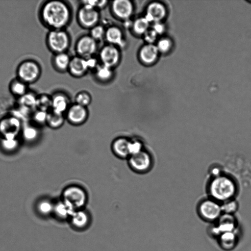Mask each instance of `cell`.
<instances>
[{"instance_id": "cell-11", "label": "cell", "mask_w": 251, "mask_h": 251, "mask_svg": "<svg viewBox=\"0 0 251 251\" xmlns=\"http://www.w3.org/2000/svg\"><path fill=\"white\" fill-rule=\"evenodd\" d=\"M111 8L115 16L125 21L129 20L134 11L133 3L127 0L113 1Z\"/></svg>"}, {"instance_id": "cell-5", "label": "cell", "mask_w": 251, "mask_h": 251, "mask_svg": "<svg viewBox=\"0 0 251 251\" xmlns=\"http://www.w3.org/2000/svg\"><path fill=\"white\" fill-rule=\"evenodd\" d=\"M22 129L21 120L16 116H8L0 120V135L1 138L17 139Z\"/></svg>"}, {"instance_id": "cell-13", "label": "cell", "mask_w": 251, "mask_h": 251, "mask_svg": "<svg viewBox=\"0 0 251 251\" xmlns=\"http://www.w3.org/2000/svg\"><path fill=\"white\" fill-rule=\"evenodd\" d=\"M67 116L71 123L79 125L83 123L87 119L88 112L86 107L75 103L69 107Z\"/></svg>"}, {"instance_id": "cell-32", "label": "cell", "mask_w": 251, "mask_h": 251, "mask_svg": "<svg viewBox=\"0 0 251 251\" xmlns=\"http://www.w3.org/2000/svg\"><path fill=\"white\" fill-rule=\"evenodd\" d=\"M221 206L222 212L227 214H232L237 208V202L232 199L223 202Z\"/></svg>"}, {"instance_id": "cell-39", "label": "cell", "mask_w": 251, "mask_h": 251, "mask_svg": "<svg viewBox=\"0 0 251 251\" xmlns=\"http://www.w3.org/2000/svg\"><path fill=\"white\" fill-rule=\"evenodd\" d=\"M143 35L144 40L148 44H152L155 41L157 34L152 29H149Z\"/></svg>"}, {"instance_id": "cell-28", "label": "cell", "mask_w": 251, "mask_h": 251, "mask_svg": "<svg viewBox=\"0 0 251 251\" xmlns=\"http://www.w3.org/2000/svg\"><path fill=\"white\" fill-rule=\"evenodd\" d=\"M54 209L52 202L48 200L40 201L37 205V209L40 214L46 216L50 214Z\"/></svg>"}, {"instance_id": "cell-30", "label": "cell", "mask_w": 251, "mask_h": 251, "mask_svg": "<svg viewBox=\"0 0 251 251\" xmlns=\"http://www.w3.org/2000/svg\"><path fill=\"white\" fill-rule=\"evenodd\" d=\"M36 107L38 110L49 112L48 110L51 109V98L45 95L37 97Z\"/></svg>"}, {"instance_id": "cell-16", "label": "cell", "mask_w": 251, "mask_h": 251, "mask_svg": "<svg viewBox=\"0 0 251 251\" xmlns=\"http://www.w3.org/2000/svg\"><path fill=\"white\" fill-rule=\"evenodd\" d=\"M105 37L109 44L123 47L125 44L123 34L120 28L111 26L105 30Z\"/></svg>"}, {"instance_id": "cell-33", "label": "cell", "mask_w": 251, "mask_h": 251, "mask_svg": "<svg viewBox=\"0 0 251 251\" xmlns=\"http://www.w3.org/2000/svg\"><path fill=\"white\" fill-rule=\"evenodd\" d=\"M75 102L80 105L86 107L91 101L90 95L86 92H80L75 97Z\"/></svg>"}, {"instance_id": "cell-8", "label": "cell", "mask_w": 251, "mask_h": 251, "mask_svg": "<svg viewBox=\"0 0 251 251\" xmlns=\"http://www.w3.org/2000/svg\"><path fill=\"white\" fill-rule=\"evenodd\" d=\"M129 164L132 169L136 172L143 173L148 171L151 165L150 154L143 150L139 153L130 155Z\"/></svg>"}, {"instance_id": "cell-10", "label": "cell", "mask_w": 251, "mask_h": 251, "mask_svg": "<svg viewBox=\"0 0 251 251\" xmlns=\"http://www.w3.org/2000/svg\"><path fill=\"white\" fill-rule=\"evenodd\" d=\"M99 17L98 10L87 5L83 4L78 12L79 22L85 27L92 28L95 26Z\"/></svg>"}, {"instance_id": "cell-25", "label": "cell", "mask_w": 251, "mask_h": 251, "mask_svg": "<svg viewBox=\"0 0 251 251\" xmlns=\"http://www.w3.org/2000/svg\"><path fill=\"white\" fill-rule=\"evenodd\" d=\"M37 100V97L35 94L30 92L19 98L21 106L28 109L36 107Z\"/></svg>"}, {"instance_id": "cell-27", "label": "cell", "mask_w": 251, "mask_h": 251, "mask_svg": "<svg viewBox=\"0 0 251 251\" xmlns=\"http://www.w3.org/2000/svg\"><path fill=\"white\" fill-rule=\"evenodd\" d=\"M95 74L100 80L106 81L110 79L113 72L111 68L102 64L97 68Z\"/></svg>"}, {"instance_id": "cell-40", "label": "cell", "mask_w": 251, "mask_h": 251, "mask_svg": "<svg viewBox=\"0 0 251 251\" xmlns=\"http://www.w3.org/2000/svg\"><path fill=\"white\" fill-rule=\"evenodd\" d=\"M152 29L158 34L163 33L164 26L160 22L154 23Z\"/></svg>"}, {"instance_id": "cell-26", "label": "cell", "mask_w": 251, "mask_h": 251, "mask_svg": "<svg viewBox=\"0 0 251 251\" xmlns=\"http://www.w3.org/2000/svg\"><path fill=\"white\" fill-rule=\"evenodd\" d=\"M236 241V235L234 231L227 232L220 235V244L224 248H232Z\"/></svg>"}, {"instance_id": "cell-37", "label": "cell", "mask_w": 251, "mask_h": 251, "mask_svg": "<svg viewBox=\"0 0 251 251\" xmlns=\"http://www.w3.org/2000/svg\"><path fill=\"white\" fill-rule=\"evenodd\" d=\"M171 46L170 41L166 38L160 40L156 46L159 51L165 52L169 50Z\"/></svg>"}, {"instance_id": "cell-17", "label": "cell", "mask_w": 251, "mask_h": 251, "mask_svg": "<svg viewBox=\"0 0 251 251\" xmlns=\"http://www.w3.org/2000/svg\"><path fill=\"white\" fill-rule=\"evenodd\" d=\"M68 69L72 75L80 76L89 68L86 59L80 56H75L71 59Z\"/></svg>"}, {"instance_id": "cell-15", "label": "cell", "mask_w": 251, "mask_h": 251, "mask_svg": "<svg viewBox=\"0 0 251 251\" xmlns=\"http://www.w3.org/2000/svg\"><path fill=\"white\" fill-rule=\"evenodd\" d=\"M158 52L156 46L147 44L141 48L139 52V58L144 63L151 64L156 59Z\"/></svg>"}, {"instance_id": "cell-24", "label": "cell", "mask_w": 251, "mask_h": 251, "mask_svg": "<svg viewBox=\"0 0 251 251\" xmlns=\"http://www.w3.org/2000/svg\"><path fill=\"white\" fill-rule=\"evenodd\" d=\"M150 23L145 17L138 18L132 23L133 30L138 35H144L149 29Z\"/></svg>"}, {"instance_id": "cell-3", "label": "cell", "mask_w": 251, "mask_h": 251, "mask_svg": "<svg viewBox=\"0 0 251 251\" xmlns=\"http://www.w3.org/2000/svg\"><path fill=\"white\" fill-rule=\"evenodd\" d=\"M42 70L40 64L32 59H26L18 65L17 78L27 84L36 82L40 77Z\"/></svg>"}, {"instance_id": "cell-23", "label": "cell", "mask_w": 251, "mask_h": 251, "mask_svg": "<svg viewBox=\"0 0 251 251\" xmlns=\"http://www.w3.org/2000/svg\"><path fill=\"white\" fill-rule=\"evenodd\" d=\"M64 123L63 114L50 110L48 112L46 124L52 128L60 127Z\"/></svg>"}, {"instance_id": "cell-1", "label": "cell", "mask_w": 251, "mask_h": 251, "mask_svg": "<svg viewBox=\"0 0 251 251\" xmlns=\"http://www.w3.org/2000/svg\"><path fill=\"white\" fill-rule=\"evenodd\" d=\"M39 17L42 24L50 30L62 29L70 20L71 12L63 1L48 0L40 8Z\"/></svg>"}, {"instance_id": "cell-36", "label": "cell", "mask_w": 251, "mask_h": 251, "mask_svg": "<svg viewBox=\"0 0 251 251\" xmlns=\"http://www.w3.org/2000/svg\"><path fill=\"white\" fill-rule=\"evenodd\" d=\"M142 151H143V145L140 141L138 140L130 141L129 145L130 156L139 153Z\"/></svg>"}, {"instance_id": "cell-20", "label": "cell", "mask_w": 251, "mask_h": 251, "mask_svg": "<svg viewBox=\"0 0 251 251\" xmlns=\"http://www.w3.org/2000/svg\"><path fill=\"white\" fill-rule=\"evenodd\" d=\"M130 141L126 138L120 137L113 143L112 149L116 155L121 158H126L130 156L129 145Z\"/></svg>"}, {"instance_id": "cell-34", "label": "cell", "mask_w": 251, "mask_h": 251, "mask_svg": "<svg viewBox=\"0 0 251 251\" xmlns=\"http://www.w3.org/2000/svg\"><path fill=\"white\" fill-rule=\"evenodd\" d=\"M105 30L103 26L96 25L91 28L90 36L96 41L101 39L105 36Z\"/></svg>"}, {"instance_id": "cell-29", "label": "cell", "mask_w": 251, "mask_h": 251, "mask_svg": "<svg viewBox=\"0 0 251 251\" xmlns=\"http://www.w3.org/2000/svg\"><path fill=\"white\" fill-rule=\"evenodd\" d=\"M19 145V141L17 138L13 139L1 138L0 146L6 151H13L18 148Z\"/></svg>"}, {"instance_id": "cell-31", "label": "cell", "mask_w": 251, "mask_h": 251, "mask_svg": "<svg viewBox=\"0 0 251 251\" xmlns=\"http://www.w3.org/2000/svg\"><path fill=\"white\" fill-rule=\"evenodd\" d=\"M23 137L27 141H32L38 135L37 129L32 126H26L23 130Z\"/></svg>"}, {"instance_id": "cell-12", "label": "cell", "mask_w": 251, "mask_h": 251, "mask_svg": "<svg viewBox=\"0 0 251 251\" xmlns=\"http://www.w3.org/2000/svg\"><path fill=\"white\" fill-rule=\"evenodd\" d=\"M100 58L102 65L112 68L119 63L120 54L116 46L109 44L101 49Z\"/></svg>"}, {"instance_id": "cell-35", "label": "cell", "mask_w": 251, "mask_h": 251, "mask_svg": "<svg viewBox=\"0 0 251 251\" xmlns=\"http://www.w3.org/2000/svg\"><path fill=\"white\" fill-rule=\"evenodd\" d=\"M48 112L37 109L33 115V121L38 124L46 123Z\"/></svg>"}, {"instance_id": "cell-22", "label": "cell", "mask_w": 251, "mask_h": 251, "mask_svg": "<svg viewBox=\"0 0 251 251\" xmlns=\"http://www.w3.org/2000/svg\"><path fill=\"white\" fill-rule=\"evenodd\" d=\"M69 55L66 52L55 54L52 58L54 67L60 71H64L68 69L71 61Z\"/></svg>"}, {"instance_id": "cell-7", "label": "cell", "mask_w": 251, "mask_h": 251, "mask_svg": "<svg viewBox=\"0 0 251 251\" xmlns=\"http://www.w3.org/2000/svg\"><path fill=\"white\" fill-rule=\"evenodd\" d=\"M198 211L203 219L209 222L218 220L222 212L221 204L213 199L202 201L199 206Z\"/></svg>"}, {"instance_id": "cell-4", "label": "cell", "mask_w": 251, "mask_h": 251, "mask_svg": "<svg viewBox=\"0 0 251 251\" xmlns=\"http://www.w3.org/2000/svg\"><path fill=\"white\" fill-rule=\"evenodd\" d=\"M46 42L49 50L56 54L65 52L69 47L70 39L63 29L50 30L46 36Z\"/></svg>"}, {"instance_id": "cell-21", "label": "cell", "mask_w": 251, "mask_h": 251, "mask_svg": "<svg viewBox=\"0 0 251 251\" xmlns=\"http://www.w3.org/2000/svg\"><path fill=\"white\" fill-rule=\"evenodd\" d=\"M27 85L26 83L16 78L10 82L9 89L12 95L20 98L28 92Z\"/></svg>"}, {"instance_id": "cell-14", "label": "cell", "mask_w": 251, "mask_h": 251, "mask_svg": "<svg viewBox=\"0 0 251 251\" xmlns=\"http://www.w3.org/2000/svg\"><path fill=\"white\" fill-rule=\"evenodd\" d=\"M166 15V9L163 4L153 2L148 5L144 16L150 22H160Z\"/></svg>"}, {"instance_id": "cell-18", "label": "cell", "mask_w": 251, "mask_h": 251, "mask_svg": "<svg viewBox=\"0 0 251 251\" xmlns=\"http://www.w3.org/2000/svg\"><path fill=\"white\" fill-rule=\"evenodd\" d=\"M51 98V110L57 113L63 114L69 108L67 97L64 94L58 93L54 94Z\"/></svg>"}, {"instance_id": "cell-2", "label": "cell", "mask_w": 251, "mask_h": 251, "mask_svg": "<svg viewBox=\"0 0 251 251\" xmlns=\"http://www.w3.org/2000/svg\"><path fill=\"white\" fill-rule=\"evenodd\" d=\"M236 192L234 181L225 176H217L210 182L209 192L213 200L224 202L231 200Z\"/></svg>"}, {"instance_id": "cell-9", "label": "cell", "mask_w": 251, "mask_h": 251, "mask_svg": "<svg viewBox=\"0 0 251 251\" xmlns=\"http://www.w3.org/2000/svg\"><path fill=\"white\" fill-rule=\"evenodd\" d=\"M97 49L96 40L88 35L80 38L76 45V50L79 56L85 59L91 57Z\"/></svg>"}, {"instance_id": "cell-19", "label": "cell", "mask_w": 251, "mask_h": 251, "mask_svg": "<svg viewBox=\"0 0 251 251\" xmlns=\"http://www.w3.org/2000/svg\"><path fill=\"white\" fill-rule=\"evenodd\" d=\"M218 225L215 227V230H218V234L234 231L235 228V221L232 214H224L218 219Z\"/></svg>"}, {"instance_id": "cell-6", "label": "cell", "mask_w": 251, "mask_h": 251, "mask_svg": "<svg viewBox=\"0 0 251 251\" xmlns=\"http://www.w3.org/2000/svg\"><path fill=\"white\" fill-rule=\"evenodd\" d=\"M63 201L72 208L83 205L87 199L86 192L77 186H70L63 192Z\"/></svg>"}, {"instance_id": "cell-38", "label": "cell", "mask_w": 251, "mask_h": 251, "mask_svg": "<svg viewBox=\"0 0 251 251\" xmlns=\"http://www.w3.org/2000/svg\"><path fill=\"white\" fill-rule=\"evenodd\" d=\"M83 4L87 5L98 10L102 8L107 2L106 0H85L83 1Z\"/></svg>"}]
</instances>
